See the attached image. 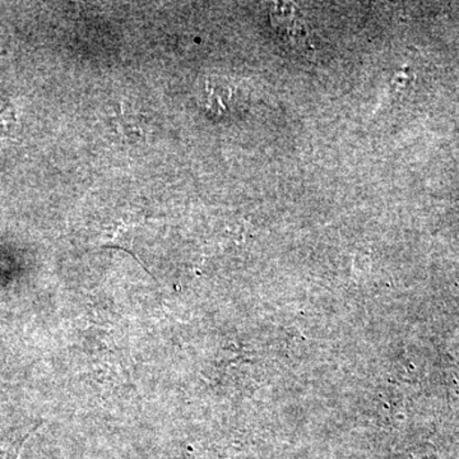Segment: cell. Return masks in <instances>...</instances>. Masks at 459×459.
I'll return each mask as SVG.
<instances>
[{"instance_id": "cell-1", "label": "cell", "mask_w": 459, "mask_h": 459, "mask_svg": "<svg viewBox=\"0 0 459 459\" xmlns=\"http://www.w3.org/2000/svg\"><path fill=\"white\" fill-rule=\"evenodd\" d=\"M289 3H276L272 7V25L281 38L289 44L304 45L307 42V29L303 18L298 14V9Z\"/></svg>"}, {"instance_id": "cell-2", "label": "cell", "mask_w": 459, "mask_h": 459, "mask_svg": "<svg viewBox=\"0 0 459 459\" xmlns=\"http://www.w3.org/2000/svg\"><path fill=\"white\" fill-rule=\"evenodd\" d=\"M119 128L120 133H122L123 137H126V140H140L142 135H143V129H142V124L137 122V119H134L133 117H122L119 119Z\"/></svg>"}]
</instances>
